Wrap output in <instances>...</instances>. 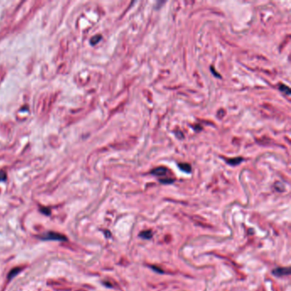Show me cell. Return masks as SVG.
Masks as SVG:
<instances>
[{
  "instance_id": "9a60e30c",
  "label": "cell",
  "mask_w": 291,
  "mask_h": 291,
  "mask_svg": "<svg viewBox=\"0 0 291 291\" xmlns=\"http://www.w3.org/2000/svg\"><path fill=\"white\" fill-rule=\"evenodd\" d=\"M211 71H212V72H213V74L215 75H214V76H217V77H219V78H220V76H219V74H218L217 72H216V73H215V72L213 71V67H211Z\"/></svg>"
},
{
  "instance_id": "ba28073f",
  "label": "cell",
  "mask_w": 291,
  "mask_h": 291,
  "mask_svg": "<svg viewBox=\"0 0 291 291\" xmlns=\"http://www.w3.org/2000/svg\"><path fill=\"white\" fill-rule=\"evenodd\" d=\"M101 38H102V36H101V35H95L94 37L92 38V39H91V44H92V45H94V44L98 43L100 40H101Z\"/></svg>"
},
{
  "instance_id": "4fadbf2b",
  "label": "cell",
  "mask_w": 291,
  "mask_h": 291,
  "mask_svg": "<svg viewBox=\"0 0 291 291\" xmlns=\"http://www.w3.org/2000/svg\"><path fill=\"white\" fill-rule=\"evenodd\" d=\"M40 211H41L43 213H44L45 215H50V210L49 209V208H41Z\"/></svg>"
},
{
  "instance_id": "9c48e42d",
  "label": "cell",
  "mask_w": 291,
  "mask_h": 291,
  "mask_svg": "<svg viewBox=\"0 0 291 291\" xmlns=\"http://www.w3.org/2000/svg\"><path fill=\"white\" fill-rule=\"evenodd\" d=\"M279 89H280L281 92H286L287 95H290V88H289L288 86H284V85H281L280 87H279Z\"/></svg>"
},
{
  "instance_id": "5b68a950",
  "label": "cell",
  "mask_w": 291,
  "mask_h": 291,
  "mask_svg": "<svg viewBox=\"0 0 291 291\" xmlns=\"http://www.w3.org/2000/svg\"><path fill=\"white\" fill-rule=\"evenodd\" d=\"M178 166L185 173H191V166L189 163H179Z\"/></svg>"
},
{
  "instance_id": "30bf717a",
  "label": "cell",
  "mask_w": 291,
  "mask_h": 291,
  "mask_svg": "<svg viewBox=\"0 0 291 291\" xmlns=\"http://www.w3.org/2000/svg\"><path fill=\"white\" fill-rule=\"evenodd\" d=\"M275 188H276V190L277 191H280V192H282L284 189V185H283V184H281V183H279V182H278V183H276L275 184Z\"/></svg>"
},
{
  "instance_id": "277c9868",
  "label": "cell",
  "mask_w": 291,
  "mask_h": 291,
  "mask_svg": "<svg viewBox=\"0 0 291 291\" xmlns=\"http://www.w3.org/2000/svg\"><path fill=\"white\" fill-rule=\"evenodd\" d=\"M21 271V269L20 268V267H16V268H14V269H12L10 273H9V274H8V279L9 280H11L12 278H14L17 274H19L20 273V272Z\"/></svg>"
},
{
  "instance_id": "3957f363",
  "label": "cell",
  "mask_w": 291,
  "mask_h": 291,
  "mask_svg": "<svg viewBox=\"0 0 291 291\" xmlns=\"http://www.w3.org/2000/svg\"><path fill=\"white\" fill-rule=\"evenodd\" d=\"M167 173V169L164 167H156L151 171V174L155 175V176H164Z\"/></svg>"
},
{
  "instance_id": "7c38bea8",
  "label": "cell",
  "mask_w": 291,
  "mask_h": 291,
  "mask_svg": "<svg viewBox=\"0 0 291 291\" xmlns=\"http://www.w3.org/2000/svg\"><path fill=\"white\" fill-rule=\"evenodd\" d=\"M174 181V179H160V182L161 183H162V184H171V183H173Z\"/></svg>"
},
{
  "instance_id": "6da1fadb",
  "label": "cell",
  "mask_w": 291,
  "mask_h": 291,
  "mask_svg": "<svg viewBox=\"0 0 291 291\" xmlns=\"http://www.w3.org/2000/svg\"><path fill=\"white\" fill-rule=\"evenodd\" d=\"M38 238L42 240H50V241H67L68 238L64 235L58 232H54V231H48L46 233H44L42 235L38 236Z\"/></svg>"
},
{
  "instance_id": "52a82bcc",
  "label": "cell",
  "mask_w": 291,
  "mask_h": 291,
  "mask_svg": "<svg viewBox=\"0 0 291 291\" xmlns=\"http://www.w3.org/2000/svg\"><path fill=\"white\" fill-rule=\"evenodd\" d=\"M153 236V233L151 230H144V231H142L140 234H139V236L142 237V238H144V239H150Z\"/></svg>"
},
{
  "instance_id": "7a4b0ae2",
  "label": "cell",
  "mask_w": 291,
  "mask_h": 291,
  "mask_svg": "<svg viewBox=\"0 0 291 291\" xmlns=\"http://www.w3.org/2000/svg\"><path fill=\"white\" fill-rule=\"evenodd\" d=\"M273 273L277 276V277H284V276H288L290 274V269L288 268H284V267H278L276 268L273 271Z\"/></svg>"
},
{
  "instance_id": "8fae6325",
  "label": "cell",
  "mask_w": 291,
  "mask_h": 291,
  "mask_svg": "<svg viewBox=\"0 0 291 291\" xmlns=\"http://www.w3.org/2000/svg\"><path fill=\"white\" fill-rule=\"evenodd\" d=\"M7 179L6 173L4 171H0V181H5Z\"/></svg>"
},
{
  "instance_id": "5bb4252c",
  "label": "cell",
  "mask_w": 291,
  "mask_h": 291,
  "mask_svg": "<svg viewBox=\"0 0 291 291\" xmlns=\"http://www.w3.org/2000/svg\"><path fill=\"white\" fill-rule=\"evenodd\" d=\"M152 268L154 269V271H156V272H159V273H163L162 271H161V269H160V268H157L156 266H152Z\"/></svg>"
},
{
  "instance_id": "8992f818",
  "label": "cell",
  "mask_w": 291,
  "mask_h": 291,
  "mask_svg": "<svg viewBox=\"0 0 291 291\" xmlns=\"http://www.w3.org/2000/svg\"><path fill=\"white\" fill-rule=\"evenodd\" d=\"M242 161H243V159L242 157H236V158H232V159H226V162L229 165H231V166L238 165Z\"/></svg>"
}]
</instances>
